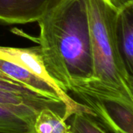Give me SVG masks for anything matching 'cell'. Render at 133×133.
Returning a JSON list of instances; mask_svg holds the SVG:
<instances>
[{"label":"cell","instance_id":"obj_5","mask_svg":"<svg viewBox=\"0 0 133 133\" xmlns=\"http://www.w3.org/2000/svg\"><path fill=\"white\" fill-rule=\"evenodd\" d=\"M62 0H0V24L37 22Z\"/></svg>","mask_w":133,"mask_h":133},{"label":"cell","instance_id":"obj_9","mask_svg":"<svg viewBox=\"0 0 133 133\" xmlns=\"http://www.w3.org/2000/svg\"><path fill=\"white\" fill-rule=\"evenodd\" d=\"M33 130L35 133H69V125L59 112L44 108L37 114L33 123Z\"/></svg>","mask_w":133,"mask_h":133},{"label":"cell","instance_id":"obj_10","mask_svg":"<svg viewBox=\"0 0 133 133\" xmlns=\"http://www.w3.org/2000/svg\"><path fill=\"white\" fill-rule=\"evenodd\" d=\"M69 133H110L90 114L79 111L71 116Z\"/></svg>","mask_w":133,"mask_h":133},{"label":"cell","instance_id":"obj_12","mask_svg":"<svg viewBox=\"0 0 133 133\" xmlns=\"http://www.w3.org/2000/svg\"><path fill=\"white\" fill-rule=\"evenodd\" d=\"M30 133H35V132H34V130H33V131H32L31 132H30Z\"/></svg>","mask_w":133,"mask_h":133},{"label":"cell","instance_id":"obj_7","mask_svg":"<svg viewBox=\"0 0 133 133\" xmlns=\"http://www.w3.org/2000/svg\"><path fill=\"white\" fill-rule=\"evenodd\" d=\"M0 59L16 63L45 81L57 85L46 71L39 45L30 48L0 46Z\"/></svg>","mask_w":133,"mask_h":133},{"label":"cell","instance_id":"obj_3","mask_svg":"<svg viewBox=\"0 0 133 133\" xmlns=\"http://www.w3.org/2000/svg\"><path fill=\"white\" fill-rule=\"evenodd\" d=\"M69 92L110 133H133V98L91 79L73 84Z\"/></svg>","mask_w":133,"mask_h":133},{"label":"cell","instance_id":"obj_2","mask_svg":"<svg viewBox=\"0 0 133 133\" xmlns=\"http://www.w3.org/2000/svg\"><path fill=\"white\" fill-rule=\"evenodd\" d=\"M93 58L91 80L133 98V76L122 57L116 34L118 9L108 0H87Z\"/></svg>","mask_w":133,"mask_h":133},{"label":"cell","instance_id":"obj_11","mask_svg":"<svg viewBox=\"0 0 133 133\" xmlns=\"http://www.w3.org/2000/svg\"><path fill=\"white\" fill-rule=\"evenodd\" d=\"M113 6H115L118 10L124 8L125 6L133 3V0H108Z\"/></svg>","mask_w":133,"mask_h":133},{"label":"cell","instance_id":"obj_8","mask_svg":"<svg viewBox=\"0 0 133 133\" xmlns=\"http://www.w3.org/2000/svg\"><path fill=\"white\" fill-rule=\"evenodd\" d=\"M116 34L125 67L133 76V3L118 10Z\"/></svg>","mask_w":133,"mask_h":133},{"label":"cell","instance_id":"obj_1","mask_svg":"<svg viewBox=\"0 0 133 133\" xmlns=\"http://www.w3.org/2000/svg\"><path fill=\"white\" fill-rule=\"evenodd\" d=\"M37 38L46 71L65 93L94 75L87 0H62L41 17Z\"/></svg>","mask_w":133,"mask_h":133},{"label":"cell","instance_id":"obj_4","mask_svg":"<svg viewBox=\"0 0 133 133\" xmlns=\"http://www.w3.org/2000/svg\"><path fill=\"white\" fill-rule=\"evenodd\" d=\"M0 103L8 105H26L37 110L53 109L69 118L65 104L60 100L44 96L0 71Z\"/></svg>","mask_w":133,"mask_h":133},{"label":"cell","instance_id":"obj_6","mask_svg":"<svg viewBox=\"0 0 133 133\" xmlns=\"http://www.w3.org/2000/svg\"><path fill=\"white\" fill-rule=\"evenodd\" d=\"M40 111L26 105L0 103V133H30L33 123Z\"/></svg>","mask_w":133,"mask_h":133}]
</instances>
